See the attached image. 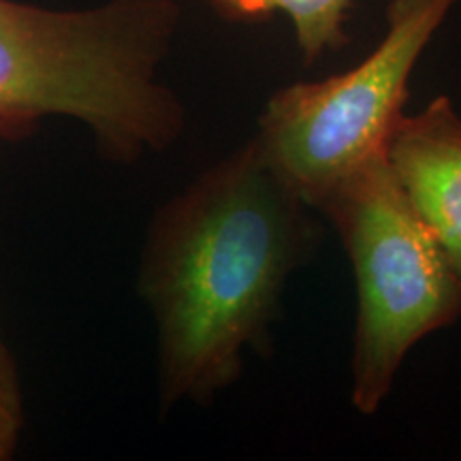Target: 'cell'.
<instances>
[{
	"label": "cell",
	"instance_id": "277c9868",
	"mask_svg": "<svg viewBox=\"0 0 461 461\" xmlns=\"http://www.w3.org/2000/svg\"><path fill=\"white\" fill-rule=\"evenodd\" d=\"M459 0H391L387 32L359 65L280 88L258 115L255 141L305 203L387 154L408 84Z\"/></svg>",
	"mask_w": 461,
	"mask_h": 461
},
{
	"label": "cell",
	"instance_id": "3957f363",
	"mask_svg": "<svg viewBox=\"0 0 461 461\" xmlns=\"http://www.w3.org/2000/svg\"><path fill=\"white\" fill-rule=\"evenodd\" d=\"M342 240L357 285L353 406L372 417L412 346L461 319V285L434 235L414 214L387 154L314 205Z\"/></svg>",
	"mask_w": 461,
	"mask_h": 461
},
{
	"label": "cell",
	"instance_id": "5b68a950",
	"mask_svg": "<svg viewBox=\"0 0 461 461\" xmlns=\"http://www.w3.org/2000/svg\"><path fill=\"white\" fill-rule=\"evenodd\" d=\"M387 163L461 285V115L453 99L440 95L419 113H403L389 137Z\"/></svg>",
	"mask_w": 461,
	"mask_h": 461
},
{
	"label": "cell",
	"instance_id": "52a82bcc",
	"mask_svg": "<svg viewBox=\"0 0 461 461\" xmlns=\"http://www.w3.org/2000/svg\"><path fill=\"white\" fill-rule=\"evenodd\" d=\"M24 431V393L15 357L0 325V461H9Z\"/></svg>",
	"mask_w": 461,
	"mask_h": 461
},
{
	"label": "cell",
	"instance_id": "7a4b0ae2",
	"mask_svg": "<svg viewBox=\"0 0 461 461\" xmlns=\"http://www.w3.org/2000/svg\"><path fill=\"white\" fill-rule=\"evenodd\" d=\"M182 22L177 0L51 9L0 0V141L75 120L103 158L135 165L182 137L186 109L160 79Z\"/></svg>",
	"mask_w": 461,
	"mask_h": 461
},
{
	"label": "cell",
	"instance_id": "8992f818",
	"mask_svg": "<svg viewBox=\"0 0 461 461\" xmlns=\"http://www.w3.org/2000/svg\"><path fill=\"white\" fill-rule=\"evenodd\" d=\"M216 14L235 24L265 22L285 14L305 67L350 43L346 31L355 0H210Z\"/></svg>",
	"mask_w": 461,
	"mask_h": 461
},
{
	"label": "cell",
	"instance_id": "6da1fadb",
	"mask_svg": "<svg viewBox=\"0 0 461 461\" xmlns=\"http://www.w3.org/2000/svg\"><path fill=\"white\" fill-rule=\"evenodd\" d=\"M316 212L252 137L167 199L148 227L140 293L157 325L163 411L207 406L267 353L286 282L321 246Z\"/></svg>",
	"mask_w": 461,
	"mask_h": 461
}]
</instances>
